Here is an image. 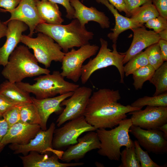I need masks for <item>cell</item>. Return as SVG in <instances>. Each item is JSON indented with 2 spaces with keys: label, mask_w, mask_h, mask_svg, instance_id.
Listing matches in <instances>:
<instances>
[{
  "label": "cell",
  "mask_w": 167,
  "mask_h": 167,
  "mask_svg": "<svg viewBox=\"0 0 167 167\" xmlns=\"http://www.w3.org/2000/svg\"><path fill=\"white\" fill-rule=\"evenodd\" d=\"M20 105H16L12 107L3 115L2 117L6 121L9 127L20 122Z\"/></svg>",
  "instance_id": "cell-35"
},
{
  "label": "cell",
  "mask_w": 167,
  "mask_h": 167,
  "mask_svg": "<svg viewBox=\"0 0 167 167\" xmlns=\"http://www.w3.org/2000/svg\"><path fill=\"white\" fill-rule=\"evenodd\" d=\"M24 167H69L83 165V162L62 163L59 161V157L53 154L49 156L32 151L25 156H19Z\"/></svg>",
  "instance_id": "cell-21"
},
{
  "label": "cell",
  "mask_w": 167,
  "mask_h": 167,
  "mask_svg": "<svg viewBox=\"0 0 167 167\" xmlns=\"http://www.w3.org/2000/svg\"><path fill=\"white\" fill-rule=\"evenodd\" d=\"M131 30L133 33V39L130 47L125 53L123 64L143 49L158 43L160 39L158 33L147 30L143 25Z\"/></svg>",
  "instance_id": "cell-17"
},
{
  "label": "cell",
  "mask_w": 167,
  "mask_h": 167,
  "mask_svg": "<svg viewBox=\"0 0 167 167\" xmlns=\"http://www.w3.org/2000/svg\"><path fill=\"white\" fill-rule=\"evenodd\" d=\"M160 16L167 19V0H152Z\"/></svg>",
  "instance_id": "cell-38"
},
{
  "label": "cell",
  "mask_w": 167,
  "mask_h": 167,
  "mask_svg": "<svg viewBox=\"0 0 167 167\" xmlns=\"http://www.w3.org/2000/svg\"><path fill=\"white\" fill-rule=\"evenodd\" d=\"M5 24L7 27L6 39L0 48V66L4 67L7 64L11 54L21 42L22 33L26 31L28 27L23 22L16 20L9 21Z\"/></svg>",
  "instance_id": "cell-16"
},
{
  "label": "cell",
  "mask_w": 167,
  "mask_h": 167,
  "mask_svg": "<svg viewBox=\"0 0 167 167\" xmlns=\"http://www.w3.org/2000/svg\"><path fill=\"white\" fill-rule=\"evenodd\" d=\"M96 0L98 2L105 6L114 17L115 21V26L111 29L112 32L107 35V37L112 40L113 43H116L119 36L123 32L128 29L131 30L143 26L135 22L130 18L124 16L120 14L118 10L108 0Z\"/></svg>",
  "instance_id": "cell-22"
},
{
  "label": "cell",
  "mask_w": 167,
  "mask_h": 167,
  "mask_svg": "<svg viewBox=\"0 0 167 167\" xmlns=\"http://www.w3.org/2000/svg\"><path fill=\"white\" fill-rule=\"evenodd\" d=\"M145 27L153 29L157 33L167 29V19L160 15L155 18L150 19L145 24Z\"/></svg>",
  "instance_id": "cell-34"
},
{
  "label": "cell",
  "mask_w": 167,
  "mask_h": 167,
  "mask_svg": "<svg viewBox=\"0 0 167 167\" xmlns=\"http://www.w3.org/2000/svg\"><path fill=\"white\" fill-rule=\"evenodd\" d=\"M101 47L99 51L93 59H90L89 62L83 65L80 77L83 84H85L92 74L96 71L109 66H115L120 75V83H124V72L123 60L125 54L118 52L116 44L113 43L112 50L108 48L107 41L100 38Z\"/></svg>",
  "instance_id": "cell-6"
},
{
  "label": "cell",
  "mask_w": 167,
  "mask_h": 167,
  "mask_svg": "<svg viewBox=\"0 0 167 167\" xmlns=\"http://www.w3.org/2000/svg\"><path fill=\"white\" fill-rule=\"evenodd\" d=\"M119 12H124L127 15L125 4L123 0H108Z\"/></svg>",
  "instance_id": "cell-42"
},
{
  "label": "cell",
  "mask_w": 167,
  "mask_h": 167,
  "mask_svg": "<svg viewBox=\"0 0 167 167\" xmlns=\"http://www.w3.org/2000/svg\"><path fill=\"white\" fill-rule=\"evenodd\" d=\"M41 130L38 124L20 122L9 127L1 142L5 145L8 144L25 145L34 138Z\"/></svg>",
  "instance_id": "cell-18"
},
{
  "label": "cell",
  "mask_w": 167,
  "mask_h": 167,
  "mask_svg": "<svg viewBox=\"0 0 167 167\" xmlns=\"http://www.w3.org/2000/svg\"><path fill=\"white\" fill-rule=\"evenodd\" d=\"M96 130L87 122L84 116L69 121L63 126L54 130L53 148L57 150L62 151L77 143L79 137L83 133Z\"/></svg>",
  "instance_id": "cell-8"
},
{
  "label": "cell",
  "mask_w": 167,
  "mask_h": 167,
  "mask_svg": "<svg viewBox=\"0 0 167 167\" xmlns=\"http://www.w3.org/2000/svg\"><path fill=\"white\" fill-rule=\"evenodd\" d=\"M9 126L6 120L0 116V142L6 134Z\"/></svg>",
  "instance_id": "cell-41"
},
{
  "label": "cell",
  "mask_w": 167,
  "mask_h": 167,
  "mask_svg": "<svg viewBox=\"0 0 167 167\" xmlns=\"http://www.w3.org/2000/svg\"><path fill=\"white\" fill-rule=\"evenodd\" d=\"M97 167H104V165L101 163L96 162L95 163Z\"/></svg>",
  "instance_id": "cell-48"
},
{
  "label": "cell",
  "mask_w": 167,
  "mask_h": 167,
  "mask_svg": "<svg viewBox=\"0 0 167 167\" xmlns=\"http://www.w3.org/2000/svg\"><path fill=\"white\" fill-rule=\"evenodd\" d=\"M130 132L137 139L140 146L149 152L163 154L167 152V140L164 133L158 129L146 130L131 125Z\"/></svg>",
  "instance_id": "cell-12"
},
{
  "label": "cell",
  "mask_w": 167,
  "mask_h": 167,
  "mask_svg": "<svg viewBox=\"0 0 167 167\" xmlns=\"http://www.w3.org/2000/svg\"><path fill=\"white\" fill-rule=\"evenodd\" d=\"M158 129L163 133L164 138L167 140V123L159 127Z\"/></svg>",
  "instance_id": "cell-45"
},
{
  "label": "cell",
  "mask_w": 167,
  "mask_h": 167,
  "mask_svg": "<svg viewBox=\"0 0 167 167\" xmlns=\"http://www.w3.org/2000/svg\"><path fill=\"white\" fill-rule=\"evenodd\" d=\"M155 87L156 91L153 96H157L167 91V62H164L155 70L149 81Z\"/></svg>",
  "instance_id": "cell-26"
},
{
  "label": "cell",
  "mask_w": 167,
  "mask_h": 167,
  "mask_svg": "<svg viewBox=\"0 0 167 167\" xmlns=\"http://www.w3.org/2000/svg\"><path fill=\"white\" fill-rule=\"evenodd\" d=\"M92 92L90 88L79 86L69 98L62 101L60 105L65 107L57 120V126L60 127L66 121L83 116Z\"/></svg>",
  "instance_id": "cell-10"
},
{
  "label": "cell",
  "mask_w": 167,
  "mask_h": 167,
  "mask_svg": "<svg viewBox=\"0 0 167 167\" xmlns=\"http://www.w3.org/2000/svg\"><path fill=\"white\" fill-rule=\"evenodd\" d=\"M121 98L118 90L100 89L92 94L83 116L97 129H112L126 118L127 113L143 107L122 105L118 102Z\"/></svg>",
  "instance_id": "cell-1"
},
{
  "label": "cell",
  "mask_w": 167,
  "mask_h": 167,
  "mask_svg": "<svg viewBox=\"0 0 167 167\" xmlns=\"http://www.w3.org/2000/svg\"><path fill=\"white\" fill-rule=\"evenodd\" d=\"M55 124L52 122L46 130H41L29 143L24 145L10 144L9 148L14 151L13 153L27 155L32 151L43 154L52 153L57 155L60 159L63 151L55 150L52 145V140Z\"/></svg>",
  "instance_id": "cell-11"
},
{
  "label": "cell",
  "mask_w": 167,
  "mask_h": 167,
  "mask_svg": "<svg viewBox=\"0 0 167 167\" xmlns=\"http://www.w3.org/2000/svg\"><path fill=\"white\" fill-rule=\"evenodd\" d=\"M148 50V59L149 64L155 70L160 67L164 63L161 50L158 43L147 48Z\"/></svg>",
  "instance_id": "cell-32"
},
{
  "label": "cell",
  "mask_w": 167,
  "mask_h": 167,
  "mask_svg": "<svg viewBox=\"0 0 167 167\" xmlns=\"http://www.w3.org/2000/svg\"><path fill=\"white\" fill-rule=\"evenodd\" d=\"M20 42L33 50L38 62L46 68L50 67L53 61L62 62L65 55L59 45L51 37L43 33L39 32L34 38L22 34Z\"/></svg>",
  "instance_id": "cell-7"
},
{
  "label": "cell",
  "mask_w": 167,
  "mask_h": 167,
  "mask_svg": "<svg viewBox=\"0 0 167 167\" xmlns=\"http://www.w3.org/2000/svg\"><path fill=\"white\" fill-rule=\"evenodd\" d=\"M132 125L131 118H126L111 130L97 129L96 131L100 142L98 153L111 160L119 161L122 147L135 146L134 141L129 134V129Z\"/></svg>",
  "instance_id": "cell-4"
},
{
  "label": "cell",
  "mask_w": 167,
  "mask_h": 167,
  "mask_svg": "<svg viewBox=\"0 0 167 167\" xmlns=\"http://www.w3.org/2000/svg\"><path fill=\"white\" fill-rule=\"evenodd\" d=\"M20 122L40 125L41 121L38 113L32 103L20 105Z\"/></svg>",
  "instance_id": "cell-30"
},
{
  "label": "cell",
  "mask_w": 167,
  "mask_h": 167,
  "mask_svg": "<svg viewBox=\"0 0 167 167\" xmlns=\"http://www.w3.org/2000/svg\"><path fill=\"white\" fill-rule=\"evenodd\" d=\"M36 7L39 15L45 23L61 25L64 22L57 4L47 0H38Z\"/></svg>",
  "instance_id": "cell-24"
},
{
  "label": "cell",
  "mask_w": 167,
  "mask_h": 167,
  "mask_svg": "<svg viewBox=\"0 0 167 167\" xmlns=\"http://www.w3.org/2000/svg\"><path fill=\"white\" fill-rule=\"evenodd\" d=\"M73 92L58 96L43 99H37L31 97L32 103L37 109L40 118V126L43 130L47 129V124L50 116L54 113L61 112L63 110L60 104L64 99L71 96Z\"/></svg>",
  "instance_id": "cell-19"
},
{
  "label": "cell",
  "mask_w": 167,
  "mask_h": 167,
  "mask_svg": "<svg viewBox=\"0 0 167 167\" xmlns=\"http://www.w3.org/2000/svg\"><path fill=\"white\" fill-rule=\"evenodd\" d=\"M29 49L26 45H20L11 54L1 73L6 80L17 83L26 78L50 73L49 69L38 65L34 54Z\"/></svg>",
  "instance_id": "cell-3"
},
{
  "label": "cell",
  "mask_w": 167,
  "mask_h": 167,
  "mask_svg": "<svg viewBox=\"0 0 167 167\" xmlns=\"http://www.w3.org/2000/svg\"><path fill=\"white\" fill-rule=\"evenodd\" d=\"M62 5L65 8L66 14V17L68 19H74L75 10L71 5L70 0H47Z\"/></svg>",
  "instance_id": "cell-37"
},
{
  "label": "cell",
  "mask_w": 167,
  "mask_h": 167,
  "mask_svg": "<svg viewBox=\"0 0 167 167\" xmlns=\"http://www.w3.org/2000/svg\"><path fill=\"white\" fill-rule=\"evenodd\" d=\"M70 2L75 11L74 19H77L82 26L85 27L88 22L92 21L99 24L103 29L109 28V19L103 12L93 6H86L79 0H70Z\"/></svg>",
  "instance_id": "cell-20"
},
{
  "label": "cell",
  "mask_w": 167,
  "mask_h": 167,
  "mask_svg": "<svg viewBox=\"0 0 167 167\" xmlns=\"http://www.w3.org/2000/svg\"><path fill=\"white\" fill-rule=\"evenodd\" d=\"M148 50L147 48L144 51L137 54L126 63L124 66L125 75L127 76L132 74L136 70L149 64L148 59Z\"/></svg>",
  "instance_id": "cell-28"
},
{
  "label": "cell",
  "mask_w": 167,
  "mask_h": 167,
  "mask_svg": "<svg viewBox=\"0 0 167 167\" xmlns=\"http://www.w3.org/2000/svg\"><path fill=\"white\" fill-rule=\"evenodd\" d=\"M126 11V16H130L131 13L137 9L145 4L152 2V0H123Z\"/></svg>",
  "instance_id": "cell-36"
},
{
  "label": "cell",
  "mask_w": 167,
  "mask_h": 167,
  "mask_svg": "<svg viewBox=\"0 0 167 167\" xmlns=\"http://www.w3.org/2000/svg\"><path fill=\"white\" fill-rule=\"evenodd\" d=\"M35 31L51 37L65 53L68 52L69 49L89 43L94 36L93 33L82 26L76 19L65 25L40 24L36 26Z\"/></svg>",
  "instance_id": "cell-2"
},
{
  "label": "cell",
  "mask_w": 167,
  "mask_h": 167,
  "mask_svg": "<svg viewBox=\"0 0 167 167\" xmlns=\"http://www.w3.org/2000/svg\"><path fill=\"white\" fill-rule=\"evenodd\" d=\"M163 61H167V41L160 39L158 42Z\"/></svg>",
  "instance_id": "cell-43"
},
{
  "label": "cell",
  "mask_w": 167,
  "mask_h": 167,
  "mask_svg": "<svg viewBox=\"0 0 167 167\" xmlns=\"http://www.w3.org/2000/svg\"><path fill=\"white\" fill-rule=\"evenodd\" d=\"M131 105L134 107H143L146 105L152 107L167 106V92L153 96H145L139 98Z\"/></svg>",
  "instance_id": "cell-27"
},
{
  "label": "cell",
  "mask_w": 167,
  "mask_h": 167,
  "mask_svg": "<svg viewBox=\"0 0 167 167\" xmlns=\"http://www.w3.org/2000/svg\"><path fill=\"white\" fill-rule=\"evenodd\" d=\"M121 163L118 167H141L134 147H126L121 152Z\"/></svg>",
  "instance_id": "cell-31"
},
{
  "label": "cell",
  "mask_w": 167,
  "mask_h": 167,
  "mask_svg": "<svg viewBox=\"0 0 167 167\" xmlns=\"http://www.w3.org/2000/svg\"><path fill=\"white\" fill-rule=\"evenodd\" d=\"M0 94L15 104L22 105L32 103L30 93L19 87L16 83L6 80L0 85Z\"/></svg>",
  "instance_id": "cell-23"
},
{
  "label": "cell",
  "mask_w": 167,
  "mask_h": 167,
  "mask_svg": "<svg viewBox=\"0 0 167 167\" xmlns=\"http://www.w3.org/2000/svg\"><path fill=\"white\" fill-rule=\"evenodd\" d=\"M21 0H0V7L2 11L8 12L15 9L19 4Z\"/></svg>",
  "instance_id": "cell-40"
},
{
  "label": "cell",
  "mask_w": 167,
  "mask_h": 167,
  "mask_svg": "<svg viewBox=\"0 0 167 167\" xmlns=\"http://www.w3.org/2000/svg\"><path fill=\"white\" fill-rule=\"evenodd\" d=\"M77 141V143L70 146L63 152L61 160L66 163L72 161H77L88 152L100 148V142L95 131L88 132L84 136L78 138Z\"/></svg>",
  "instance_id": "cell-14"
},
{
  "label": "cell",
  "mask_w": 167,
  "mask_h": 167,
  "mask_svg": "<svg viewBox=\"0 0 167 167\" xmlns=\"http://www.w3.org/2000/svg\"><path fill=\"white\" fill-rule=\"evenodd\" d=\"M7 29V24L0 20V39L6 36Z\"/></svg>",
  "instance_id": "cell-44"
},
{
  "label": "cell",
  "mask_w": 167,
  "mask_h": 167,
  "mask_svg": "<svg viewBox=\"0 0 167 167\" xmlns=\"http://www.w3.org/2000/svg\"><path fill=\"white\" fill-rule=\"evenodd\" d=\"M38 0H21L18 5L14 9L9 11L11 17L9 21L16 20L22 21L29 27L28 36L32 37L36 26L39 24L45 23L38 13L36 4Z\"/></svg>",
  "instance_id": "cell-15"
},
{
  "label": "cell",
  "mask_w": 167,
  "mask_h": 167,
  "mask_svg": "<svg viewBox=\"0 0 167 167\" xmlns=\"http://www.w3.org/2000/svg\"><path fill=\"white\" fill-rule=\"evenodd\" d=\"M18 105L15 104L4 95L0 94V116L12 107Z\"/></svg>",
  "instance_id": "cell-39"
},
{
  "label": "cell",
  "mask_w": 167,
  "mask_h": 167,
  "mask_svg": "<svg viewBox=\"0 0 167 167\" xmlns=\"http://www.w3.org/2000/svg\"><path fill=\"white\" fill-rule=\"evenodd\" d=\"M159 14L152 2L143 5L131 14V19L141 25L148 20L159 16Z\"/></svg>",
  "instance_id": "cell-25"
},
{
  "label": "cell",
  "mask_w": 167,
  "mask_h": 167,
  "mask_svg": "<svg viewBox=\"0 0 167 167\" xmlns=\"http://www.w3.org/2000/svg\"><path fill=\"white\" fill-rule=\"evenodd\" d=\"M132 124L146 129H155L167 123V106H147L141 109L130 112Z\"/></svg>",
  "instance_id": "cell-13"
},
{
  "label": "cell",
  "mask_w": 167,
  "mask_h": 167,
  "mask_svg": "<svg viewBox=\"0 0 167 167\" xmlns=\"http://www.w3.org/2000/svg\"><path fill=\"white\" fill-rule=\"evenodd\" d=\"M99 47L89 43L80 47L77 50L72 48L65 53L62 62L61 75L64 77L76 83L80 78L83 64L87 59L95 55Z\"/></svg>",
  "instance_id": "cell-9"
},
{
  "label": "cell",
  "mask_w": 167,
  "mask_h": 167,
  "mask_svg": "<svg viewBox=\"0 0 167 167\" xmlns=\"http://www.w3.org/2000/svg\"><path fill=\"white\" fill-rule=\"evenodd\" d=\"M35 78L36 82L31 84L22 81L16 83L24 91L32 93L37 99H43L62 95L74 92L79 85L65 80L58 71H54L50 73L40 75Z\"/></svg>",
  "instance_id": "cell-5"
},
{
  "label": "cell",
  "mask_w": 167,
  "mask_h": 167,
  "mask_svg": "<svg viewBox=\"0 0 167 167\" xmlns=\"http://www.w3.org/2000/svg\"><path fill=\"white\" fill-rule=\"evenodd\" d=\"M135 151L140 162L141 167H163L154 162L149 156L148 152L143 151L137 140L134 141Z\"/></svg>",
  "instance_id": "cell-33"
},
{
  "label": "cell",
  "mask_w": 167,
  "mask_h": 167,
  "mask_svg": "<svg viewBox=\"0 0 167 167\" xmlns=\"http://www.w3.org/2000/svg\"><path fill=\"white\" fill-rule=\"evenodd\" d=\"M155 70L150 64L143 66L132 73L133 85L136 90L141 89L146 81H149L153 75Z\"/></svg>",
  "instance_id": "cell-29"
},
{
  "label": "cell",
  "mask_w": 167,
  "mask_h": 167,
  "mask_svg": "<svg viewBox=\"0 0 167 167\" xmlns=\"http://www.w3.org/2000/svg\"><path fill=\"white\" fill-rule=\"evenodd\" d=\"M6 145L0 142V154L4 149Z\"/></svg>",
  "instance_id": "cell-47"
},
{
  "label": "cell",
  "mask_w": 167,
  "mask_h": 167,
  "mask_svg": "<svg viewBox=\"0 0 167 167\" xmlns=\"http://www.w3.org/2000/svg\"><path fill=\"white\" fill-rule=\"evenodd\" d=\"M158 34L160 39L167 41V29L161 31Z\"/></svg>",
  "instance_id": "cell-46"
}]
</instances>
